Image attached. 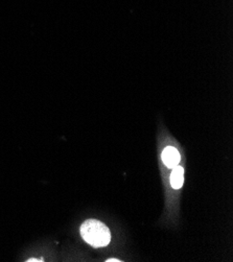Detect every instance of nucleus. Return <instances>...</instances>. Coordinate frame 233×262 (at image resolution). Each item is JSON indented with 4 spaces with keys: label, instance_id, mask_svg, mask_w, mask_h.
<instances>
[{
    "label": "nucleus",
    "instance_id": "obj_1",
    "mask_svg": "<svg viewBox=\"0 0 233 262\" xmlns=\"http://www.w3.org/2000/svg\"><path fill=\"white\" fill-rule=\"evenodd\" d=\"M82 238L93 248L107 247L111 242L109 228L97 220H88L81 227Z\"/></svg>",
    "mask_w": 233,
    "mask_h": 262
},
{
    "label": "nucleus",
    "instance_id": "obj_2",
    "mask_svg": "<svg viewBox=\"0 0 233 262\" xmlns=\"http://www.w3.org/2000/svg\"><path fill=\"white\" fill-rule=\"evenodd\" d=\"M162 161L164 163V165L168 168H174L175 166H177L180 162V152L178 151L177 148L173 147V146H168L166 148H164V150L162 151Z\"/></svg>",
    "mask_w": 233,
    "mask_h": 262
},
{
    "label": "nucleus",
    "instance_id": "obj_3",
    "mask_svg": "<svg viewBox=\"0 0 233 262\" xmlns=\"http://www.w3.org/2000/svg\"><path fill=\"white\" fill-rule=\"evenodd\" d=\"M184 182V168L182 166H175L171 174V184L174 189H180Z\"/></svg>",
    "mask_w": 233,
    "mask_h": 262
},
{
    "label": "nucleus",
    "instance_id": "obj_4",
    "mask_svg": "<svg viewBox=\"0 0 233 262\" xmlns=\"http://www.w3.org/2000/svg\"><path fill=\"white\" fill-rule=\"evenodd\" d=\"M108 262H119L120 260H118V259H109V260H107Z\"/></svg>",
    "mask_w": 233,
    "mask_h": 262
}]
</instances>
